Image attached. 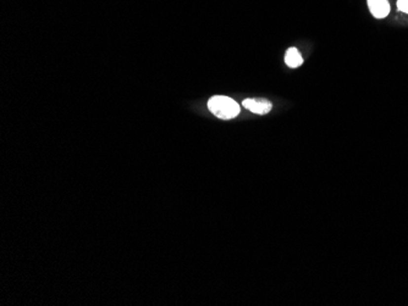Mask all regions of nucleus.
Returning <instances> with one entry per match:
<instances>
[{
  "label": "nucleus",
  "instance_id": "f257e3e1",
  "mask_svg": "<svg viewBox=\"0 0 408 306\" xmlns=\"http://www.w3.org/2000/svg\"><path fill=\"white\" fill-rule=\"evenodd\" d=\"M208 109L213 115L222 120L235 118L240 114L241 110L240 105L232 98L225 97V95H215L210 98L208 102Z\"/></svg>",
  "mask_w": 408,
  "mask_h": 306
},
{
  "label": "nucleus",
  "instance_id": "f03ea898",
  "mask_svg": "<svg viewBox=\"0 0 408 306\" xmlns=\"http://www.w3.org/2000/svg\"><path fill=\"white\" fill-rule=\"evenodd\" d=\"M242 105L248 111L257 115H265L273 109L271 102H269L268 99H264V98H261V99H251V98L250 99H245L242 102Z\"/></svg>",
  "mask_w": 408,
  "mask_h": 306
},
{
  "label": "nucleus",
  "instance_id": "7ed1b4c3",
  "mask_svg": "<svg viewBox=\"0 0 408 306\" xmlns=\"http://www.w3.org/2000/svg\"><path fill=\"white\" fill-rule=\"evenodd\" d=\"M367 2L375 19H385L390 14V4L387 0H367Z\"/></svg>",
  "mask_w": 408,
  "mask_h": 306
},
{
  "label": "nucleus",
  "instance_id": "20e7f679",
  "mask_svg": "<svg viewBox=\"0 0 408 306\" xmlns=\"http://www.w3.org/2000/svg\"><path fill=\"white\" fill-rule=\"evenodd\" d=\"M285 64L291 68H297L303 64V58L296 48H289L285 54Z\"/></svg>",
  "mask_w": 408,
  "mask_h": 306
},
{
  "label": "nucleus",
  "instance_id": "39448f33",
  "mask_svg": "<svg viewBox=\"0 0 408 306\" xmlns=\"http://www.w3.org/2000/svg\"><path fill=\"white\" fill-rule=\"evenodd\" d=\"M397 7L400 11L408 14V0H397Z\"/></svg>",
  "mask_w": 408,
  "mask_h": 306
}]
</instances>
